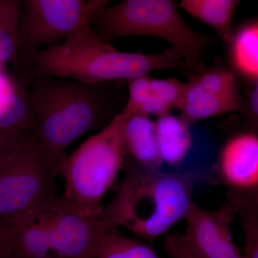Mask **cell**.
Wrapping results in <instances>:
<instances>
[{
    "label": "cell",
    "instance_id": "1",
    "mask_svg": "<svg viewBox=\"0 0 258 258\" xmlns=\"http://www.w3.org/2000/svg\"><path fill=\"white\" fill-rule=\"evenodd\" d=\"M123 83L30 78L27 102L35 123L33 133L58 174L71 144L90 132L102 130L123 111L128 100Z\"/></svg>",
    "mask_w": 258,
    "mask_h": 258
},
{
    "label": "cell",
    "instance_id": "2",
    "mask_svg": "<svg viewBox=\"0 0 258 258\" xmlns=\"http://www.w3.org/2000/svg\"><path fill=\"white\" fill-rule=\"evenodd\" d=\"M212 170L194 169L169 174L138 163L130 166L111 203L101 216L112 227H124L153 242L174 224L185 219L197 185L212 181Z\"/></svg>",
    "mask_w": 258,
    "mask_h": 258
},
{
    "label": "cell",
    "instance_id": "3",
    "mask_svg": "<svg viewBox=\"0 0 258 258\" xmlns=\"http://www.w3.org/2000/svg\"><path fill=\"white\" fill-rule=\"evenodd\" d=\"M24 68L30 78L58 76L86 83L127 81L157 70L189 71L174 47L159 54L118 52L102 41L90 24L60 43L37 51Z\"/></svg>",
    "mask_w": 258,
    "mask_h": 258
},
{
    "label": "cell",
    "instance_id": "4",
    "mask_svg": "<svg viewBox=\"0 0 258 258\" xmlns=\"http://www.w3.org/2000/svg\"><path fill=\"white\" fill-rule=\"evenodd\" d=\"M4 220L11 236L10 258H95L112 227L101 214L85 215L62 197Z\"/></svg>",
    "mask_w": 258,
    "mask_h": 258
},
{
    "label": "cell",
    "instance_id": "5",
    "mask_svg": "<svg viewBox=\"0 0 258 258\" xmlns=\"http://www.w3.org/2000/svg\"><path fill=\"white\" fill-rule=\"evenodd\" d=\"M90 25L107 44L135 35L162 39L181 54L195 76L206 70L202 60L203 51L217 39L190 28L171 0H125L102 10Z\"/></svg>",
    "mask_w": 258,
    "mask_h": 258
},
{
    "label": "cell",
    "instance_id": "6",
    "mask_svg": "<svg viewBox=\"0 0 258 258\" xmlns=\"http://www.w3.org/2000/svg\"><path fill=\"white\" fill-rule=\"evenodd\" d=\"M132 115L123 111L105 128L66 156L59 168L62 198L89 216L101 215L102 200L124 164V128Z\"/></svg>",
    "mask_w": 258,
    "mask_h": 258
},
{
    "label": "cell",
    "instance_id": "7",
    "mask_svg": "<svg viewBox=\"0 0 258 258\" xmlns=\"http://www.w3.org/2000/svg\"><path fill=\"white\" fill-rule=\"evenodd\" d=\"M57 174L36 136L29 134L0 159V220L54 201Z\"/></svg>",
    "mask_w": 258,
    "mask_h": 258
},
{
    "label": "cell",
    "instance_id": "8",
    "mask_svg": "<svg viewBox=\"0 0 258 258\" xmlns=\"http://www.w3.org/2000/svg\"><path fill=\"white\" fill-rule=\"evenodd\" d=\"M108 0H25L19 32V59L23 64L43 47L60 43L89 25L109 6Z\"/></svg>",
    "mask_w": 258,
    "mask_h": 258
},
{
    "label": "cell",
    "instance_id": "9",
    "mask_svg": "<svg viewBox=\"0 0 258 258\" xmlns=\"http://www.w3.org/2000/svg\"><path fill=\"white\" fill-rule=\"evenodd\" d=\"M235 216L228 202L215 211L204 210L193 202L184 219L185 235L205 258H243L231 233Z\"/></svg>",
    "mask_w": 258,
    "mask_h": 258
},
{
    "label": "cell",
    "instance_id": "10",
    "mask_svg": "<svg viewBox=\"0 0 258 258\" xmlns=\"http://www.w3.org/2000/svg\"><path fill=\"white\" fill-rule=\"evenodd\" d=\"M219 181L236 193L258 189V136L237 134L222 149L216 169Z\"/></svg>",
    "mask_w": 258,
    "mask_h": 258
},
{
    "label": "cell",
    "instance_id": "11",
    "mask_svg": "<svg viewBox=\"0 0 258 258\" xmlns=\"http://www.w3.org/2000/svg\"><path fill=\"white\" fill-rule=\"evenodd\" d=\"M124 142L127 152L139 164L150 170L160 171L163 161L155 122L147 116L131 117L125 125Z\"/></svg>",
    "mask_w": 258,
    "mask_h": 258
},
{
    "label": "cell",
    "instance_id": "12",
    "mask_svg": "<svg viewBox=\"0 0 258 258\" xmlns=\"http://www.w3.org/2000/svg\"><path fill=\"white\" fill-rule=\"evenodd\" d=\"M155 123L161 160L171 166L181 165L191 147L189 125L171 113L158 117Z\"/></svg>",
    "mask_w": 258,
    "mask_h": 258
},
{
    "label": "cell",
    "instance_id": "13",
    "mask_svg": "<svg viewBox=\"0 0 258 258\" xmlns=\"http://www.w3.org/2000/svg\"><path fill=\"white\" fill-rule=\"evenodd\" d=\"M188 83L189 88L179 117L189 126L198 120L229 112L244 113L245 103H235L210 94L191 79Z\"/></svg>",
    "mask_w": 258,
    "mask_h": 258
},
{
    "label": "cell",
    "instance_id": "14",
    "mask_svg": "<svg viewBox=\"0 0 258 258\" xmlns=\"http://www.w3.org/2000/svg\"><path fill=\"white\" fill-rule=\"evenodd\" d=\"M239 3L235 0H183L180 6L215 29L225 43L232 44L235 39L232 18Z\"/></svg>",
    "mask_w": 258,
    "mask_h": 258
},
{
    "label": "cell",
    "instance_id": "15",
    "mask_svg": "<svg viewBox=\"0 0 258 258\" xmlns=\"http://www.w3.org/2000/svg\"><path fill=\"white\" fill-rule=\"evenodd\" d=\"M23 1L0 0V62H19V32Z\"/></svg>",
    "mask_w": 258,
    "mask_h": 258
},
{
    "label": "cell",
    "instance_id": "16",
    "mask_svg": "<svg viewBox=\"0 0 258 258\" xmlns=\"http://www.w3.org/2000/svg\"><path fill=\"white\" fill-rule=\"evenodd\" d=\"M95 258H161L148 244L122 235L110 227L102 237Z\"/></svg>",
    "mask_w": 258,
    "mask_h": 258
},
{
    "label": "cell",
    "instance_id": "17",
    "mask_svg": "<svg viewBox=\"0 0 258 258\" xmlns=\"http://www.w3.org/2000/svg\"><path fill=\"white\" fill-rule=\"evenodd\" d=\"M240 219L244 235L243 258H258V209L243 195L228 191L227 200Z\"/></svg>",
    "mask_w": 258,
    "mask_h": 258
},
{
    "label": "cell",
    "instance_id": "18",
    "mask_svg": "<svg viewBox=\"0 0 258 258\" xmlns=\"http://www.w3.org/2000/svg\"><path fill=\"white\" fill-rule=\"evenodd\" d=\"M232 59L240 72L249 77H258V25H249L235 35Z\"/></svg>",
    "mask_w": 258,
    "mask_h": 258
},
{
    "label": "cell",
    "instance_id": "19",
    "mask_svg": "<svg viewBox=\"0 0 258 258\" xmlns=\"http://www.w3.org/2000/svg\"><path fill=\"white\" fill-rule=\"evenodd\" d=\"M191 79L210 94L235 103H245L239 93L235 76L228 70L221 67L206 69Z\"/></svg>",
    "mask_w": 258,
    "mask_h": 258
},
{
    "label": "cell",
    "instance_id": "20",
    "mask_svg": "<svg viewBox=\"0 0 258 258\" xmlns=\"http://www.w3.org/2000/svg\"><path fill=\"white\" fill-rule=\"evenodd\" d=\"M151 84L154 95L167 103L171 108L181 109L189 83L181 82L174 79H152Z\"/></svg>",
    "mask_w": 258,
    "mask_h": 258
},
{
    "label": "cell",
    "instance_id": "21",
    "mask_svg": "<svg viewBox=\"0 0 258 258\" xmlns=\"http://www.w3.org/2000/svg\"><path fill=\"white\" fill-rule=\"evenodd\" d=\"M152 79L147 75L126 81L128 86V96L124 110L132 117L139 115L141 107L153 94L151 84Z\"/></svg>",
    "mask_w": 258,
    "mask_h": 258
},
{
    "label": "cell",
    "instance_id": "22",
    "mask_svg": "<svg viewBox=\"0 0 258 258\" xmlns=\"http://www.w3.org/2000/svg\"><path fill=\"white\" fill-rule=\"evenodd\" d=\"M163 247L169 258H205L188 240L185 234L168 235Z\"/></svg>",
    "mask_w": 258,
    "mask_h": 258
},
{
    "label": "cell",
    "instance_id": "23",
    "mask_svg": "<svg viewBox=\"0 0 258 258\" xmlns=\"http://www.w3.org/2000/svg\"><path fill=\"white\" fill-rule=\"evenodd\" d=\"M244 114L248 132L258 136V77L249 101L245 103Z\"/></svg>",
    "mask_w": 258,
    "mask_h": 258
},
{
    "label": "cell",
    "instance_id": "24",
    "mask_svg": "<svg viewBox=\"0 0 258 258\" xmlns=\"http://www.w3.org/2000/svg\"><path fill=\"white\" fill-rule=\"evenodd\" d=\"M29 134L18 129L0 128V151L10 152L21 144Z\"/></svg>",
    "mask_w": 258,
    "mask_h": 258
},
{
    "label": "cell",
    "instance_id": "25",
    "mask_svg": "<svg viewBox=\"0 0 258 258\" xmlns=\"http://www.w3.org/2000/svg\"><path fill=\"white\" fill-rule=\"evenodd\" d=\"M171 109L167 103L153 93L141 107L139 115L149 117L150 115H157V117H159L170 113Z\"/></svg>",
    "mask_w": 258,
    "mask_h": 258
},
{
    "label": "cell",
    "instance_id": "26",
    "mask_svg": "<svg viewBox=\"0 0 258 258\" xmlns=\"http://www.w3.org/2000/svg\"><path fill=\"white\" fill-rule=\"evenodd\" d=\"M11 236L6 220H0V258L11 257Z\"/></svg>",
    "mask_w": 258,
    "mask_h": 258
},
{
    "label": "cell",
    "instance_id": "27",
    "mask_svg": "<svg viewBox=\"0 0 258 258\" xmlns=\"http://www.w3.org/2000/svg\"><path fill=\"white\" fill-rule=\"evenodd\" d=\"M239 194L243 195L244 198L247 199L249 203H252L255 208L258 209V189L249 193Z\"/></svg>",
    "mask_w": 258,
    "mask_h": 258
},
{
    "label": "cell",
    "instance_id": "28",
    "mask_svg": "<svg viewBox=\"0 0 258 258\" xmlns=\"http://www.w3.org/2000/svg\"><path fill=\"white\" fill-rule=\"evenodd\" d=\"M6 153H8V152H2V151H0V159H1V158L3 157V156H4L5 154H6Z\"/></svg>",
    "mask_w": 258,
    "mask_h": 258
}]
</instances>
